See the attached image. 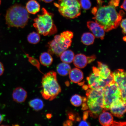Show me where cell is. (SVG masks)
I'll return each mask as SVG.
<instances>
[{"mask_svg":"<svg viewBox=\"0 0 126 126\" xmlns=\"http://www.w3.org/2000/svg\"><path fill=\"white\" fill-rule=\"evenodd\" d=\"M99 75L101 78L106 79L111 74V72L108 66L100 62H97Z\"/></svg>","mask_w":126,"mask_h":126,"instance_id":"cell-19","label":"cell"},{"mask_svg":"<svg viewBox=\"0 0 126 126\" xmlns=\"http://www.w3.org/2000/svg\"><path fill=\"white\" fill-rule=\"evenodd\" d=\"M123 40L124 41L126 42V36H125V37H124L123 38Z\"/></svg>","mask_w":126,"mask_h":126,"instance_id":"cell-39","label":"cell"},{"mask_svg":"<svg viewBox=\"0 0 126 126\" xmlns=\"http://www.w3.org/2000/svg\"><path fill=\"white\" fill-rule=\"evenodd\" d=\"M79 126H90L89 124V123L86 122V120H83L81 121L79 123Z\"/></svg>","mask_w":126,"mask_h":126,"instance_id":"cell-32","label":"cell"},{"mask_svg":"<svg viewBox=\"0 0 126 126\" xmlns=\"http://www.w3.org/2000/svg\"><path fill=\"white\" fill-rule=\"evenodd\" d=\"M87 24V27L92 32L94 37L103 40L105 35V31L98 23L96 22L89 21Z\"/></svg>","mask_w":126,"mask_h":126,"instance_id":"cell-11","label":"cell"},{"mask_svg":"<svg viewBox=\"0 0 126 126\" xmlns=\"http://www.w3.org/2000/svg\"><path fill=\"white\" fill-rule=\"evenodd\" d=\"M46 117L47 119H50L52 117V115L50 113L47 114L46 115Z\"/></svg>","mask_w":126,"mask_h":126,"instance_id":"cell-38","label":"cell"},{"mask_svg":"<svg viewBox=\"0 0 126 126\" xmlns=\"http://www.w3.org/2000/svg\"><path fill=\"white\" fill-rule=\"evenodd\" d=\"M72 122L70 120H67L64 122L63 123V126H72Z\"/></svg>","mask_w":126,"mask_h":126,"instance_id":"cell-33","label":"cell"},{"mask_svg":"<svg viewBox=\"0 0 126 126\" xmlns=\"http://www.w3.org/2000/svg\"><path fill=\"white\" fill-rule=\"evenodd\" d=\"M120 26L122 29V32L124 34H126V19H122L120 22Z\"/></svg>","mask_w":126,"mask_h":126,"instance_id":"cell-28","label":"cell"},{"mask_svg":"<svg viewBox=\"0 0 126 126\" xmlns=\"http://www.w3.org/2000/svg\"><path fill=\"white\" fill-rule=\"evenodd\" d=\"M126 0H124V2L123 4L120 6L121 8L123 9L124 10L126 11Z\"/></svg>","mask_w":126,"mask_h":126,"instance_id":"cell-35","label":"cell"},{"mask_svg":"<svg viewBox=\"0 0 126 126\" xmlns=\"http://www.w3.org/2000/svg\"><path fill=\"white\" fill-rule=\"evenodd\" d=\"M103 79L93 73L91 74L87 78L89 88L93 89H104L102 86Z\"/></svg>","mask_w":126,"mask_h":126,"instance_id":"cell-12","label":"cell"},{"mask_svg":"<svg viewBox=\"0 0 126 126\" xmlns=\"http://www.w3.org/2000/svg\"><path fill=\"white\" fill-rule=\"evenodd\" d=\"M12 96L14 101L17 103H22L27 98V93L23 88L18 87L14 90Z\"/></svg>","mask_w":126,"mask_h":126,"instance_id":"cell-13","label":"cell"},{"mask_svg":"<svg viewBox=\"0 0 126 126\" xmlns=\"http://www.w3.org/2000/svg\"><path fill=\"white\" fill-rule=\"evenodd\" d=\"M70 102L75 107H79L82 104L83 98L81 96L76 94L72 96L70 99Z\"/></svg>","mask_w":126,"mask_h":126,"instance_id":"cell-25","label":"cell"},{"mask_svg":"<svg viewBox=\"0 0 126 126\" xmlns=\"http://www.w3.org/2000/svg\"><path fill=\"white\" fill-rule=\"evenodd\" d=\"M42 15H38L34 20L33 26L39 34L44 36L52 35L57 32V29L53 20V14L42 8Z\"/></svg>","mask_w":126,"mask_h":126,"instance_id":"cell-4","label":"cell"},{"mask_svg":"<svg viewBox=\"0 0 126 126\" xmlns=\"http://www.w3.org/2000/svg\"><path fill=\"white\" fill-rule=\"evenodd\" d=\"M126 122H118L114 121L111 126H126Z\"/></svg>","mask_w":126,"mask_h":126,"instance_id":"cell-30","label":"cell"},{"mask_svg":"<svg viewBox=\"0 0 126 126\" xmlns=\"http://www.w3.org/2000/svg\"><path fill=\"white\" fill-rule=\"evenodd\" d=\"M56 70L59 75L62 76H66L69 74L71 70V67L68 64L63 62L58 64Z\"/></svg>","mask_w":126,"mask_h":126,"instance_id":"cell-21","label":"cell"},{"mask_svg":"<svg viewBox=\"0 0 126 126\" xmlns=\"http://www.w3.org/2000/svg\"><path fill=\"white\" fill-rule=\"evenodd\" d=\"M120 0H111L109 3V5L115 7H117L119 5Z\"/></svg>","mask_w":126,"mask_h":126,"instance_id":"cell-29","label":"cell"},{"mask_svg":"<svg viewBox=\"0 0 126 126\" xmlns=\"http://www.w3.org/2000/svg\"><path fill=\"white\" fill-rule=\"evenodd\" d=\"M3 120V116L0 114V124L2 122Z\"/></svg>","mask_w":126,"mask_h":126,"instance_id":"cell-37","label":"cell"},{"mask_svg":"<svg viewBox=\"0 0 126 126\" xmlns=\"http://www.w3.org/2000/svg\"><path fill=\"white\" fill-rule=\"evenodd\" d=\"M81 7L84 10H87L90 8L91 4L90 0H80Z\"/></svg>","mask_w":126,"mask_h":126,"instance_id":"cell-26","label":"cell"},{"mask_svg":"<svg viewBox=\"0 0 126 126\" xmlns=\"http://www.w3.org/2000/svg\"><path fill=\"white\" fill-rule=\"evenodd\" d=\"M28 57L29 58V61L31 64L35 66L38 69V70L41 72L40 70V64L39 61L37 60L34 59V58L29 57L28 55H27Z\"/></svg>","mask_w":126,"mask_h":126,"instance_id":"cell-27","label":"cell"},{"mask_svg":"<svg viewBox=\"0 0 126 126\" xmlns=\"http://www.w3.org/2000/svg\"><path fill=\"white\" fill-rule=\"evenodd\" d=\"M95 37L93 34L90 32L83 33L81 37L82 42L86 45H90L94 43Z\"/></svg>","mask_w":126,"mask_h":126,"instance_id":"cell-23","label":"cell"},{"mask_svg":"<svg viewBox=\"0 0 126 126\" xmlns=\"http://www.w3.org/2000/svg\"><path fill=\"white\" fill-rule=\"evenodd\" d=\"M40 0L46 3H49L52 2L53 0Z\"/></svg>","mask_w":126,"mask_h":126,"instance_id":"cell-36","label":"cell"},{"mask_svg":"<svg viewBox=\"0 0 126 126\" xmlns=\"http://www.w3.org/2000/svg\"><path fill=\"white\" fill-rule=\"evenodd\" d=\"M99 120L100 124L104 126H111L114 122L112 115L104 110L99 115Z\"/></svg>","mask_w":126,"mask_h":126,"instance_id":"cell-14","label":"cell"},{"mask_svg":"<svg viewBox=\"0 0 126 126\" xmlns=\"http://www.w3.org/2000/svg\"><path fill=\"white\" fill-rule=\"evenodd\" d=\"M114 81L120 90L122 98L126 102V73L125 71L119 69L112 73Z\"/></svg>","mask_w":126,"mask_h":126,"instance_id":"cell-9","label":"cell"},{"mask_svg":"<svg viewBox=\"0 0 126 126\" xmlns=\"http://www.w3.org/2000/svg\"><path fill=\"white\" fill-rule=\"evenodd\" d=\"M30 107L35 111H39L44 108V102L42 100L39 98H36L31 100L29 102Z\"/></svg>","mask_w":126,"mask_h":126,"instance_id":"cell-22","label":"cell"},{"mask_svg":"<svg viewBox=\"0 0 126 126\" xmlns=\"http://www.w3.org/2000/svg\"><path fill=\"white\" fill-rule=\"evenodd\" d=\"M39 60L42 65L48 67L52 63L53 59L50 53L45 52L40 55Z\"/></svg>","mask_w":126,"mask_h":126,"instance_id":"cell-20","label":"cell"},{"mask_svg":"<svg viewBox=\"0 0 126 126\" xmlns=\"http://www.w3.org/2000/svg\"><path fill=\"white\" fill-rule=\"evenodd\" d=\"M59 56L63 62L69 64L73 62L75 54L71 50H66L63 52Z\"/></svg>","mask_w":126,"mask_h":126,"instance_id":"cell-18","label":"cell"},{"mask_svg":"<svg viewBox=\"0 0 126 126\" xmlns=\"http://www.w3.org/2000/svg\"><path fill=\"white\" fill-rule=\"evenodd\" d=\"M110 110L111 114L116 117L122 118L126 112V102L122 98L116 99L111 104Z\"/></svg>","mask_w":126,"mask_h":126,"instance_id":"cell-10","label":"cell"},{"mask_svg":"<svg viewBox=\"0 0 126 126\" xmlns=\"http://www.w3.org/2000/svg\"><path fill=\"white\" fill-rule=\"evenodd\" d=\"M89 111H87L85 112L83 115V120H86V119H87L88 117V115H89Z\"/></svg>","mask_w":126,"mask_h":126,"instance_id":"cell-34","label":"cell"},{"mask_svg":"<svg viewBox=\"0 0 126 126\" xmlns=\"http://www.w3.org/2000/svg\"><path fill=\"white\" fill-rule=\"evenodd\" d=\"M29 18L26 8L18 4L9 8L5 16L6 24L10 27L24 28L27 24Z\"/></svg>","mask_w":126,"mask_h":126,"instance_id":"cell-2","label":"cell"},{"mask_svg":"<svg viewBox=\"0 0 126 126\" xmlns=\"http://www.w3.org/2000/svg\"><path fill=\"white\" fill-rule=\"evenodd\" d=\"M42 97L45 100H54L61 92V88L57 80L56 73L50 71L44 75L42 81Z\"/></svg>","mask_w":126,"mask_h":126,"instance_id":"cell-3","label":"cell"},{"mask_svg":"<svg viewBox=\"0 0 126 126\" xmlns=\"http://www.w3.org/2000/svg\"><path fill=\"white\" fill-rule=\"evenodd\" d=\"M1 0H0V5L1 4Z\"/></svg>","mask_w":126,"mask_h":126,"instance_id":"cell-40","label":"cell"},{"mask_svg":"<svg viewBox=\"0 0 126 126\" xmlns=\"http://www.w3.org/2000/svg\"><path fill=\"white\" fill-rule=\"evenodd\" d=\"M54 5L63 16L69 19L78 18L81 14V6L79 0H59Z\"/></svg>","mask_w":126,"mask_h":126,"instance_id":"cell-7","label":"cell"},{"mask_svg":"<svg viewBox=\"0 0 126 126\" xmlns=\"http://www.w3.org/2000/svg\"><path fill=\"white\" fill-rule=\"evenodd\" d=\"M104 89H93L87 91V105L91 117L96 118L103 110Z\"/></svg>","mask_w":126,"mask_h":126,"instance_id":"cell-6","label":"cell"},{"mask_svg":"<svg viewBox=\"0 0 126 126\" xmlns=\"http://www.w3.org/2000/svg\"><path fill=\"white\" fill-rule=\"evenodd\" d=\"M69 74V78L72 82L79 83L83 78L82 72L78 68H75L71 70Z\"/></svg>","mask_w":126,"mask_h":126,"instance_id":"cell-16","label":"cell"},{"mask_svg":"<svg viewBox=\"0 0 126 126\" xmlns=\"http://www.w3.org/2000/svg\"><path fill=\"white\" fill-rule=\"evenodd\" d=\"M73 33L71 31H64L54 36L52 40L47 45L48 52L51 55L59 56L63 52L66 50L71 45Z\"/></svg>","mask_w":126,"mask_h":126,"instance_id":"cell-5","label":"cell"},{"mask_svg":"<svg viewBox=\"0 0 126 126\" xmlns=\"http://www.w3.org/2000/svg\"><path fill=\"white\" fill-rule=\"evenodd\" d=\"M26 8L28 13L35 15L40 10V4L35 0H30L27 3Z\"/></svg>","mask_w":126,"mask_h":126,"instance_id":"cell-17","label":"cell"},{"mask_svg":"<svg viewBox=\"0 0 126 126\" xmlns=\"http://www.w3.org/2000/svg\"><path fill=\"white\" fill-rule=\"evenodd\" d=\"M40 40V36L38 33L33 32L30 33L27 37V40L29 43L32 44L38 43Z\"/></svg>","mask_w":126,"mask_h":126,"instance_id":"cell-24","label":"cell"},{"mask_svg":"<svg viewBox=\"0 0 126 126\" xmlns=\"http://www.w3.org/2000/svg\"><path fill=\"white\" fill-rule=\"evenodd\" d=\"M122 98L120 90L115 82L104 88L103 110H110V105L116 99Z\"/></svg>","mask_w":126,"mask_h":126,"instance_id":"cell-8","label":"cell"},{"mask_svg":"<svg viewBox=\"0 0 126 126\" xmlns=\"http://www.w3.org/2000/svg\"><path fill=\"white\" fill-rule=\"evenodd\" d=\"M97 7L93 18L106 32L117 28L125 15L123 11L121 10L118 13L116 7L109 5L103 6L100 5Z\"/></svg>","mask_w":126,"mask_h":126,"instance_id":"cell-1","label":"cell"},{"mask_svg":"<svg viewBox=\"0 0 126 126\" xmlns=\"http://www.w3.org/2000/svg\"><path fill=\"white\" fill-rule=\"evenodd\" d=\"M73 62L75 66L79 68H84L89 63L88 56L82 54L76 55Z\"/></svg>","mask_w":126,"mask_h":126,"instance_id":"cell-15","label":"cell"},{"mask_svg":"<svg viewBox=\"0 0 126 126\" xmlns=\"http://www.w3.org/2000/svg\"><path fill=\"white\" fill-rule=\"evenodd\" d=\"M4 69L3 64L0 62V76L2 75L3 74Z\"/></svg>","mask_w":126,"mask_h":126,"instance_id":"cell-31","label":"cell"}]
</instances>
